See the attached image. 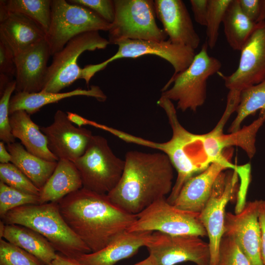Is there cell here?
<instances>
[{"label":"cell","instance_id":"6da1fadb","mask_svg":"<svg viewBox=\"0 0 265 265\" xmlns=\"http://www.w3.org/2000/svg\"><path fill=\"white\" fill-rule=\"evenodd\" d=\"M58 203L67 225L91 252L106 246L127 231L136 219L135 214L112 203L107 194L83 187L66 196Z\"/></svg>","mask_w":265,"mask_h":265},{"label":"cell","instance_id":"7a4b0ae2","mask_svg":"<svg viewBox=\"0 0 265 265\" xmlns=\"http://www.w3.org/2000/svg\"><path fill=\"white\" fill-rule=\"evenodd\" d=\"M124 160L119 182L107 194L114 204L136 215L170 193L174 167L166 155L130 151Z\"/></svg>","mask_w":265,"mask_h":265},{"label":"cell","instance_id":"3957f363","mask_svg":"<svg viewBox=\"0 0 265 265\" xmlns=\"http://www.w3.org/2000/svg\"><path fill=\"white\" fill-rule=\"evenodd\" d=\"M157 103L164 110L172 130L168 141L156 142L118 130L114 134L127 142L157 149L167 156L177 172L175 183L166 198L172 204L185 183L212 163L204 152L201 134L188 131L180 124L172 101L161 96Z\"/></svg>","mask_w":265,"mask_h":265},{"label":"cell","instance_id":"277c9868","mask_svg":"<svg viewBox=\"0 0 265 265\" xmlns=\"http://www.w3.org/2000/svg\"><path fill=\"white\" fill-rule=\"evenodd\" d=\"M1 219L5 224L24 226L39 233L55 251L68 258L76 259L91 252L67 225L58 202L18 207L8 212Z\"/></svg>","mask_w":265,"mask_h":265},{"label":"cell","instance_id":"5b68a950","mask_svg":"<svg viewBox=\"0 0 265 265\" xmlns=\"http://www.w3.org/2000/svg\"><path fill=\"white\" fill-rule=\"evenodd\" d=\"M206 41L184 71L172 75L161 90V96L177 102V109L193 112L202 106L207 98L209 78L220 71L219 60L209 55Z\"/></svg>","mask_w":265,"mask_h":265},{"label":"cell","instance_id":"8992f818","mask_svg":"<svg viewBox=\"0 0 265 265\" xmlns=\"http://www.w3.org/2000/svg\"><path fill=\"white\" fill-rule=\"evenodd\" d=\"M73 162L83 187L102 194H107L117 186L125 166V160L117 157L106 139L99 135H93L84 153Z\"/></svg>","mask_w":265,"mask_h":265},{"label":"cell","instance_id":"52a82bcc","mask_svg":"<svg viewBox=\"0 0 265 265\" xmlns=\"http://www.w3.org/2000/svg\"><path fill=\"white\" fill-rule=\"evenodd\" d=\"M111 26L87 7L65 0H52L51 22L45 39L53 56L79 34L108 31Z\"/></svg>","mask_w":265,"mask_h":265},{"label":"cell","instance_id":"ba28073f","mask_svg":"<svg viewBox=\"0 0 265 265\" xmlns=\"http://www.w3.org/2000/svg\"><path fill=\"white\" fill-rule=\"evenodd\" d=\"M115 18L108 31L110 44L125 39L165 41L167 35L156 21L154 1L114 0Z\"/></svg>","mask_w":265,"mask_h":265},{"label":"cell","instance_id":"9c48e42d","mask_svg":"<svg viewBox=\"0 0 265 265\" xmlns=\"http://www.w3.org/2000/svg\"><path fill=\"white\" fill-rule=\"evenodd\" d=\"M109 44L98 31L82 33L73 38L53 55L41 91L58 93L79 79L85 80V68L78 63L79 56L86 51L105 49Z\"/></svg>","mask_w":265,"mask_h":265},{"label":"cell","instance_id":"30bf717a","mask_svg":"<svg viewBox=\"0 0 265 265\" xmlns=\"http://www.w3.org/2000/svg\"><path fill=\"white\" fill-rule=\"evenodd\" d=\"M200 213L186 211L159 199L136 214V219L127 231L159 232L172 235L207 236Z\"/></svg>","mask_w":265,"mask_h":265},{"label":"cell","instance_id":"8fae6325","mask_svg":"<svg viewBox=\"0 0 265 265\" xmlns=\"http://www.w3.org/2000/svg\"><path fill=\"white\" fill-rule=\"evenodd\" d=\"M217 74L229 90L227 101L237 104L243 90L265 80V20L256 23L240 51L236 70L230 75Z\"/></svg>","mask_w":265,"mask_h":265},{"label":"cell","instance_id":"7c38bea8","mask_svg":"<svg viewBox=\"0 0 265 265\" xmlns=\"http://www.w3.org/2000/svg\"><path fill=\"white\" fill-rule=\"evenodd\" d=\"M145 247L154 265H175L186 262H192L196 265H210L209 243L199 236L154 232Z\"/></svg>","mask_w":265,"mask_h":265},{"label":"cell","instance_id":"4fadbf2b","mask_svg":"<svg viewBox=\"0 0 265 265\" xmlns=\"http://www.w3.org/2000/svg\"><path fill=\"white\" fill-rule=\"evenodd\" d=\"M238 175L236 170L222 172L219 175L207 203L199 214L209 239L210 265H218L219 247L224 233L225 209L235 194Z\"/></svg>","mask_w":265,"mask_h":265},{"label":"cell","instance_id":"5bb4252c","mask_svg":"<svg viewBox=\"0 0 265 265\" xmlns=\"http://www.w3.org/2000/svg\"><path fill=\"white\" fill-rule=\"evenodd\" d=\"M118 51L108 59L94 64L96 73L103 70L110 62L123 58H137L145 55H155L169 62L174 69L173 75L186 70L192 62L196 53L187 47L163 41L125 39L116 43Z\"/></svg>","mask_w":265,"mask_h":265},{"label":"cell","instance_id":"9a60e30c","mask_svg":"<svg viewBox=\"0 0 265 265\" xmlns=\"http://www.w3.org/2000/svg\"><path fill=\"white\" fill-rule=\"evenodd\" d=\"M260 200L250 201L239 212L226 213L224 236L233 238L252 265H263L261 229L259 221Z\"/></svg>","mask_w":265,"mask_h":265},{"label":"cell","instance_id":"2e32d148","mask_svg":"<svg viewBox=\"0 0 265 265\" xmlns=\"http://www.w3.org/2000/svg\"><path fill=\"white\" fill-rule=\"evenodd\" d=\"M40 130L47 138L51 152L58 160L73 162L84 153L93 136L91 131L75 127L61 110L56 111L50 125L41 127Z\"/></svg>","mask_w":265,"mask_h":265},{"label":"cell","instance_id":"e0dca14e","mask_svg":"<svg viewBox=\"0 0 265 265\" xmlns=\"http://www.w3.org/2000/svg\"><path fill=\"white\" fill-rule=\"evenodd\" d=\"M156 15L172 43L195 50L200 38L194 27L190 14L181 0H155Z\"/></svg>","mask_w":265,"mask_h":265},{"label":"cell","instance_id":"ac0fdd59","mask_svg":"<svg viewBox=\"0 0 265 265\" xmlns=\"http://www.w3.org/2000/svg\"><path fill=\"white\" fill-rule=\"evenodd\" d=\"M51 55L45 39L15 56L16 92L32 93L43 90Z\"/></svg>","mask_w":265,"mask_h":265},{"label":"cell","instance_id":"d6986e66","mask_svg":"<svg viewBox=\"0 0 265 265\" xmlns=\"http://www.w3.org/2000/svg\"><path fill=\"white\" fill-rule=\"evenodd\" d=\"M45 38V31L35 21L0 7V41L14 56Z\"/></svg>","mask_w":265,"mask_h":265},{"label":"cell","instance_id":"ffe728a7","mask_svg":"<svg viewBox=\"0 0 265 265\" xmlns=\"http://www.w3.org/2000/svg\"><path fill=\"white\" fill-rule=\"evenodd\" d=\"M237 168L231 162L212 163L185 183L172 204L183 210L200 213L207 203L219 175L227 169L236 170Z\"/></svg>","mask_w":265,"mask_h":265},{"label":"cell","instance_id":"44dd1931","mask_svg":"<svg viewBox=\"0 0 265 265\" xmlns=\"http://www.w3.org/2000/svg\"><path fill=\"white\" fill-rule=\"evenodd\" d=\"M265 122V109H261L257 119L236 132L224 134V125L218 123L212 130L207 133V143L212 156L220 159L227 148L236 146L242 149L250 159L252 158L256 152L257 133Z\"/></svg>","mask_w":265,"mask_h":265},{"label":"cell","instance_id":"7402d4cb","mask_svg":"<svg viewBox=\"0 0 265 265\" xmlns=\"http://www.w3.org/2000/svg\"><path fill=\"white\" fill-rule=\"evenodd\" d=\"M152 233L125 231L101 250L82 254L76 260L82 265H114L145 246Z\"/></svg>","mask_w":265,"mask_h":265},{"label":"cell","instance_id":"603a6c76","mask_svg":"<svg viewBox=\"0 0 265 265\" xmlns=\"http://www.w3.org/2000/svg\"><path fill=\"white\" fill-rule=\"evenodd\" d=\"M77 96L93 97L100 102H104L107 98L103 90L98 86L94 85H91L87 89L78 88L66 92H16L10 100L9 114L18 110H24L29 114H32L44 106Z\"/></svg>","mask_w":265,"mask_h":265},{"label":"cell","instance_id":"cb8c5ba5","mask_svg":"<svg viewBox=\"0 0 265 265\" xmlns=\"http://www.w3.org/2000/svg\"><path fill=\"white\" fill-rule=\"evenodd\" d=\"M9 120L13 136L20 140L28 152L48 161L59 160L49 150L46 136L30 114L25 110H18L10 114Z\"/></svg>","mask_w":265,"mask_h":265},{"label":"cell","instance_id":"d4e9b609","mask_svg":"<svg viewBox=\"0 0 265 265\" xmlns=\"http://www.w3.org/2000/svg\"><path fill=\"white\" fill-rule=\"evenodd\" d=\"M82 187L80 175L75 163L60 159L53 174L40 189L39 204L58 202Z\"/></svg>","mask_w":265,"mask_h":265},{"label":"cell","instance_id":"484cf974","mask_svg":"<svg viewBox=\"0 0 265 265\" xmlns=\"http://www.w3.org/2000/svg\"><path fill=\"white\" fill-rule=\"evenodd\" d=\"M0 239L24 249L45 265H50L57 254L50 242L31 229L17 224H5Z\"/></svg>","mask_w":265,"mask_h":265},{"label":"cell","instance_id":"4316f807","mask_svg":"<svg viewBox=\"0 0 265 265\" xmlns=\"http://www.w3.org/2000/svg\"><path fill=\"white\" fill-rule=\"evenodd\" d=\"M12 156L11 162L40 190L54 172L57 161H48L28 152L19 142L6 144Z\"/></svg>","mask_w":265,"mask_h":265},{"label":"cell","instance_id":"83f0119b","mask_svg":"<svg viewBox=\"0 0 265 265\" xmlns=\"http://www.w3.org/2000/svg\"><path fill=\"white\" fill-rule=\"evenodd\" d=\"M227 43L234 51H241L253 31L256 23L242 11L238 0H232L222 21Z\"/></svg>","mask_w":265,"mask_h":265},{"label":"cell","instance_id":"f1b7e54d","mask_svg":"<svg viewBox=\"0 0 265 265\" xmlns=\"http://www.w3.org/2000/svg\"><path fill=\"white\" fill-rule=\"evenodd\" d=\"M52 0H0V7L32 19L48 31L51 19Z\"/></svg>","mask_w":265,"mask_h":265},{"label":"cell","instance_id":"f546056e","mask_svg":"<svg viewBox=\"0 0 265 265\" xmlns=\"http://www.w3.org/2000/svg\"><path fill=\"white\" fill-rule=\"evenodd\" d=\"M265 109V80L243 90L235 111L237 116L229 129V132L239 130L244 120L258 110Z\"/></svg>","mask_w":265,"mask_h":265},{"label":"cell","instance_id":"4dcf8cb0","mask_svg":"<svg viewBox=\"0 0 265 265\" xmlns=\"http://www.w3.org/2000/svg\"><path fill=\"white\" fill-rule=\"evenodd\" d=\"M231 0H208L206 41L211 49L214 48L216 44L220 25Z\"/></svg>","mask_w":265,"mask_h":265},{"label":"cell","instance_id":"1f68e13d","mask_svg":"<svg viewBox=\"0 0 265 265\" xmlns=\"http://www.w3.org/2000/svg\"><path fill=\"white\" fill-rule=\"evenodd\" d=\"M39 204L38 195L26 193L0 181V216L20 206Z\"/></svg>","mask_w":265,"mask_h":265},{"label":"cell","instance_id":"d6a6232c","mask_svg":"<svg viewBox=\"0 0 265 265\" xmlns=\"http://www.w3.org/2000/svg\"><path fill=\"white\" fill-rule=\"evenodd\" d=\"M0 180L8 186L19 190L39 195L40 190L11 162L0 164Z\"/></svg>","mask_w":265,"mask_h":265},{"label":"cell","instance_id":"836d02e7","mask_svg":"<svg viewBox=\"0 0 265 265\" xmlns=\"http://www.w3.org/2000/svg\"><path fill=\"white\" fill-rule=\"evenodd\" d=\"M0 265H45L24 249L1 238Z\"/></svg>","mask_w":265,"mask_h":265},{"label":"cell","instance_id":"e575fe53","mask_svg":"<svg viewBox=\"0 0 265 265\" xmlns=\"http://www.w3.org/2000/svg\"><path fill=\"white\" fill-rule=\"evenodd\" d=\"M16 89V81L13 80L0 95V139L6 144L15 142L9 120V103L11 95Z\"/></svg>","mask_w":265,"mask_h":265},{"label":"cell","instance_id":"d590c367","mask_svg":"<svg viewBox=\"0 0 265 265\" xmlns=\"http://www.w3.org/2000/svg\"><path fill=\"white\" fill-rule=\"evenodd\" d=\"M218 265H252L232 238L223 236L220 242Z\"/></svg>","mask_w":265,"mask_h":265},{"label":"cell","instance_id":"8d00e7d4","mask_svg":"<svg viewBox=\"0 0 265 265\" xmlns=\"http://www.w3.org/2000/svg\"><path fill=\"white\" fill-rule=\"evenodd\" d=\"M68 2L87 7L112 24L115 18L114 1L112 0H69Z\"/></svg>","mask_w":265,"mask_h":265},{"label":"cell","instance_id":"74e56055","mask_svg":"<svg viewBox=\"0 0 265 265\" xmlns=\"http://www.w3.org/2000/svg\"><path fill=\"white\" fill-rule=\"evenodd\" d=\"M0 75L13 80L16 75L15 56L12 52L0 41Z\"/></svg>","mask_w":265,"mask_h":265},{"label":"cell","instance_id":"f35d334b","mask_svg":"<svg viewBox=\"0 0 265 265\" xmlns=\"http://www.w3.org/2000/svg\"><path fill=\"white\" fill-rule=\"evenodd\" d=\"M243 13L252 22L257 23L261 6V0H238Z\"/></svg>","mask_w":265,"mask_h":265},{"label":"cell","instance_id":"ab89813d","mask_svg":"<svg viewBox=\"0 0 265 265\" xmlns=\"http://www.w3.org/2000/svg\"><path fill=\"white\" fill-rule=\"evenodd\" d=\"M189 2L195 22L206 26L208 0H190Z\"/></svg>","mask_w":265,"mask_h":265},{"label":"cell","instance_id":"60d3db41","mask_svg":"<svg viewBox=\"0 0 265 265\" xmlns=\"http://www.w3.org/2000/svg\"><path fill=\"white\" fill-rule=\"evenodd\" d=\"M259 221L261 236V255L263 265H265V200H260Z\"/></svg>","mask_w":265,"mask_h":265},{"label":"cell","instance_id":"b9f144b4","mask_svg":"<svg viewBox=\"0 0 265 265\" xmlns=\"http://www.w3.org/2000/svg\"><path fill=\"white\" fill-rule=\"evenodd\" d=\"M66 114L68 120L72 123L77 125L78 127L80 128L84 125H90L92 122L91 120L87 119L75 113L67 111Z\"/></svg>","mask_w":265,"mask_h":265},{"label":"cell","instance_id":"7bdbcfd3","mask_svg":"<svg viewBox=\"0 0 265 265\" xmlns=\"http://www.w3.org/2000/svg\"><path fill=\"white\" fill-rule=\"evenodd\" d=\"M50 265H82L76 259L68 258L62 254H57L55 259Z\"/></svg>","mask_w":265,"mask_h":265},{"label":"cell","instance_id":"ee69618b","mask_svg":"<svg viewBox=\"0 0 265 265\" xmlns=\"http://www.w3.org/2000/svg\"><path fill=\"white\" fill-rule=\"evenodd\" d=\"M12 156L7 150L4 143L0 142V163H7L11 162Z\"/></svg>","mask_w":265,"mask_h":265},{"label":"cell","instance_id":"f6af8a7d","mask_svg":"<svg viewBox=\"0 0 265 265\" xmlns=\"http://www.w3.org/2000/svg\"><path fill=\"white\" fill-rule=\"evenodd\" d=\"M265 20V0H261V6L260 15L257 23Z\"/></svg>","mask_w":265,"mask_h":265},{"label":"cell","instance_id":"bcb514c9","mask_svg":"<svg viewBox=\"0 0 265 265\" xmlns=\"http://www.w3.org/2000/svg\"><path fill=\"white\" fill-rule=\"evenodd\" d=\"M133 265H154L151 258L149 256L145 259Z\"/></svg>","mask_w":265,"mask_h":265}]
</instances>
